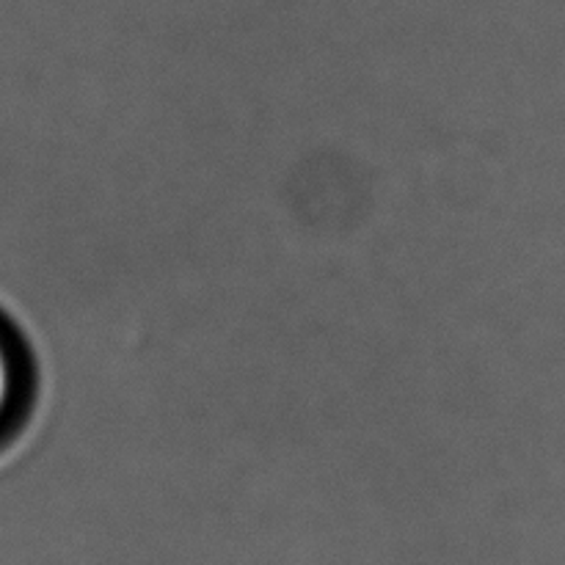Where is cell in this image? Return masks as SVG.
I'll use <instances>...</instances> for the list:
<instances>
[{
  "label": "cell",
  "mask_w": 565,
  "mask_h": 565,
  "mask_svg": "<svg viewBox=\"0 0 565 565\" xmlns=\"http://www.w3.org/2000/svg\"><path fill=\"white\" fill-rule=\"evenodd\" d=\"M31 392L28 359L14 337L0 326V434L17 423Z\"/></svg>",
  "instance_id": "cell-1"
}]
</instances>
